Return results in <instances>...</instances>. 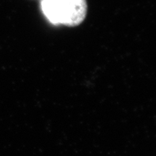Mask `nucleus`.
<instances>
[{
  "label": "nucleus",
  "mask_w": 156,
  "mask_h": 156,
  "mask_svg": "<svg viewBox=\"0 0 156 156\" xmlns=\"http://www.w3.org/2000/svg\"><path fill=\"white\" fill-rule=\"evenodd\" d=\"M60 24L68 27L80 25L87 15L86 0H56Z\"/></svg>",
  "instance_id": "nucleus-1"
},
{
  "label": "nucleus",
  "mask_w": 156,
  "mask_h": 156,
  "mask_svg": "<svg viewBox=\"0 0 156 156\" xmlns=\"http://www.w3.org/2000/svg\"><path fill=\"white\" fill-rule=\"evenodd\" d=\"M42 10L51 23L55 25L60 24L59 12L56 0H42Z\"/></svg>",
  "instance_id": "nucleus-2"
}]
</instances>
